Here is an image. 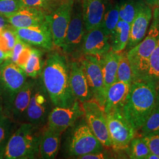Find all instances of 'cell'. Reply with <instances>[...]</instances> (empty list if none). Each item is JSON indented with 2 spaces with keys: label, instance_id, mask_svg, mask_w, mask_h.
Here are the masks:
<instances>
[{
  "label": "cell",
  "instance_id": "cell-1",
  "mask_svg": "<svg viewBox=\"0 0 159 159\" xmlns=\"http://www.w3.org/2000/svg\"><path fill=\"white\" fill-rule=\"evenodd\" d=\"M41 79L54 106L70 107L77 100L70 84V63L63 54L52 52L48 55Z\"/></svg>",
  "mask_w": 159,
  "mask_h": 159
},
{
  "label": "cell",
  "instance_id": "cell-2",
  "mask_svg": "<svg viewBox=\"0 0 159 159\" xmlns=\"http://www.w3.org/2000/svg\"><path fill=\"white\" fill-rule=\"evenodd\" d=\"M157 87L145 80L133 81L122 111L137 133L140 129L153 108Z\"/></svg>",
  "mask_w": 159,
  "mask_h": 159
},
{
  "label": "cell",
  "instance_id": "cell-3",
  "mask_svg": "<svg viewBox=\"0 0 159 159\" xmlns=\"http://www.w3.org/2000/svg\"><path fill=\"white\" fill-rule=\"evenodd\" d=\"M42 127L22 123L12 134L4 148L2 159H33L39 155Z\"/></svg>",
  "mask_w": 159,
  "mask_h": 159
},
{
  "label": "cell",
  "instance_id": "cell-4",
  "mask_svg": "<svg viewBox=\"0 0 159 159\" xmlns=\"http://www.w3.org/2000/svg\"><path fill=\"white\" fill-rule=\"evenodd\" d=\"M159 39V9L156 8L148 35L137 45L126 52L133 73V81L145 80L149 59L157 44Z\"/></svg>",
  "mask_w": 159,
  "mask_h": 159
},
{
  "label": "cell",
  "instance_id": "cell-5",
  "mask_svg": "<svg viewBox=\"0 0 159 159\" xmlns=\"http://www.w3.org/2000/svg\"><path fill=\"white\" fill-rule=\"evenodd\" d=\"M106 115L111 148L115 150L128 148L136 133L125 119L122 108L114 109Z\"/></svg>",
  "mask_w": 159,
  "mask_h": 159
},
{
  "label": "cell",
  "instance_id": "cell-6",
  "mask_svg": "<svg viewBox=\"0 0 159 159\" xmlns=\"http://www.w3.org/2000/svg\"><path fill=\"white\" fill-rule=\"evenodd\" d=\"M50 96L41 77L35 79L34 86L26 113V122L44 127L51 111Z\"/></svg>",
  "mask_w": 159,
  "mask_h": 159
},
{
  "label": "cell",
  "instance_id": "cell-7",
  "mask_svg": "<svg viewBox=\"0 0 159 159\" xmlns=\"http://www.w3.org/2000/svg\"><path fill=\"white\" fill-rule=\"evenodd\" d=\"M68 153L77 159L86 154L104 150V146L97 138L86 123L77 125L72 131L68 140Z\"/></svg>",
  "mask_w": 159,
  "mask_h": 159
},
{
  "label": "cell",
  "instance_id": "cell-8",
  "mask_svg": "<svg viewBox=\"0 0 159 159\" xmlns=\"http://www.w3.org/2000/svg\"><path fill=\"white\" fill-rule=\"evenodd\" d=\"M27 77L23 68L10 59L4 61L1 64L0 96L3 106L22 89L26 83Z\"/></svg>",
  "mask_w": 159,
  "mask_h": 159
},
{
  "label": "cell",
  "instance_id": "cell-9",
  "mask_svg": "<svg viewBox=\"0 0 159 159\" xmlns=\"http://www.w3.org/2000/svg\"><path fill=\"white\" fill-rule=\"evenodd\" d=\"M75 0H59L46 16L52 35L54 45L61 48L70 21Z\"/></svg>",
  "mask_w": 159,
  "mask_h": 159
},
{
  "label": "cell",
  "instance_id": "cell-10",
  "mask_svg": "<svg viewBox=\"0 0 159 159\" xmlns=\"http://www.w3.org/2000/svg\"><path fill=\"white\" fill-rule=\"evenodd\" d=\"M85 32L81 1L75 0L71 18L61 47L63 51L73 55L81 53V47Z\"/></svg>",
  "mask_w": 159,
  "mask_h": 159
},
{
  "label": "cell",
  "instance_id": "cell-11",
  "mask_svg": "<svg viewBox=\"0 0 159 159\" xmlns=\"http://www.w3.org/2000/svg\"><path fill=\"white\" fill-rule=\"evenodd\" d=\"M81 104L86 123L91 131L104 147L111 148L104 108L94 99L82 102Z\"/></svg>",
  "mask_w": 159,
  "mask_h": 159
},
{
  "label": "cell",
  "instance_id": "cell-12",
  "mask_svg": "<svg viewBox=\"0 0 159 159\" xmlns=\"http://www.w3.org/2000/svg\"><path fill=\"white\" fill-rule=\"evenodd\" d=\"M79 62L84 72L93 99L104 108L106 90L98 57L84 55Z\"/></svg>",
  "mask_w": 159,
  "mask_h": 159
},
{
  "label": "cell",
  "instance_id": "cell-13",
  "mask_svg": "<svg viewBox=\"0 0 159 159\" xmlns=\"http://www.w3.org/2000/svg\"><path fill=\"white\" fill-rule=\"evenodd\" d=\"M83 116L84 112L82 104L79 100H76L70 107L55 106L48 116L47 126L62 133Z\"/></svg>",
  "mask_w": 159,
  "mask_h": 159
},
{
  "label": "cell",
  "instance_id": "cell-14",
  "mask_svg": "<svg viewBox=\"0 0 159 159\" xmlns=\"http://www.w3.org/2000/svg\"><path fill=\"white\" fill-rule=\"evenodd\" d=\"M34 81L35 79L27 80L22 89L3 106L4 114L17 123L26 122V113Z\"/></svg>",
  "mask_w": 159,
  "mask_h": 159
},
{
  "label": "cell",
  "instance_id": "cell-15",
  "mask_svg": "<svg viewBox=\"0 0 159 159\" xmlns=\"http://www.w3.org/2000/svg\"><path fill=\"white\" fill-rule=\"evenodd\" d=\"M18 38L30 46L51 50L54 47L52 35L47 21L39 25L23 29H14Z\"/></svg>",
  "mask_w": 159,
  "mask_h": 159
},
{
  "label": "cell",
  "instance_id": "cell-16",
  "mask_svg": "<svg viewBox=\"0 0 159 159\" xmlns=\"http://www.w3.org/2000/svg\"><path fill=\"white\" fill-rule=\"evenodd\" d=\"M152 16L151 8L143 1L136 16L130 24L129 39L125 47V52L137 45L146 37Z\"/></svg>",
  "mask_w": 159,
  "mask_h": 159
},
{
  "label": "cell",
  "instance_id": "cell-17",
  "mask_svg": "<svg viewBox=\"0 0 159 159\" xmlns=\"http://www.w3.org/2000/svg\"><path fill=\"white\" fill-rule=\"evenodd\" d=\"M111 49L110 36L100 27L85 32L81 47V54L100 57Z\"/></svg>",
  "mask_w": 159,
  "mask_h": 159
},
{
  "label": "cell",
  "instance_id": "cell-18",
  "mask_svg": "<svg viewBox=\"0 0 159 159\" xmlns=\"http://www.w3.org/2000/svg\"><path fill=\"white\" fill-rule=\"evenodd\" d=\"M70 84L75 98L83 102L93 99L84 72L80 62L70 63Z\"/></svg>",
  "mask_w": 159,
  "mask_h": 159
},
{
  "label": "cell",
  "instance_id": "cell-19",
  "mask_svg": "<svg viewBox=\"0 0 159 159\" xmlns=\"http://www.w3.org/2000/svg\"><path fill=\"white\" fill-rule=\"evenodd\" d=\"M107 4V0H82V14L86 32L101 26Z\"/></svg>",
  "mask_w": 159,
  "mask_h": 159
},
{
  "label": "cell",
  "instance_id": "cell-20",
  "mask_svg": "<svg viewBox=\"0 0 159 159\" xmlns=\"http://www.w3.org/2000/svg\"><path fill=\"white\" fill-rule=\"evenodd\" d=\"M46 13L42 10L31 7H21L6 17L13 28L23 29L40 25L46 21Z\"/></svg>",
  "mask_w": 159,
  "mask_h": 159
},
{
  "label": "cell",
  "instance_id": "cell-21",
  "mask_svg": "<svg viewBox=\"0 0 159 159\" xmlns=\"http://www.w3.org/2000/svg\"><path fill=\"white\" fill-rule=\"evenodd\" d=\"M131 85L122 81H116L106 91L104 110L106 113L116 108H122L130 91Z\"/></svg>",
  "mask_w": 159,
  "mask_h": 159
},
{
  "label": "cell",
  "instance_id": "cell-22",
  "mask_svg": "<svg viewBox=\"0 0 159 159\" xmlns=\"http://www.w3.org/2000/svg\"><path fill=\"white\" fill-rule=\"evenodd\" d=\"M61 134L47 126L43 130L39 147V154L42 159L56 157L60 146Z\"/></svg>",
  "mask_w": 159,
  "mask_h": 159
},
{
  "label": "cell",
  "instance_id": "cell-23",
  "mask_svg": "<svg viewBox=\"0 0 159 159\" xmlns=\"http://www.w3.org/2000/svg\"><path fill=\"white\" fill-rule=\"evenodd\" d=\"M120 57V52H114L111 49L102 56L98 57L106 91L108 87L117 81Z\"/></svg>",
  "mask_w": 159,
  "mask_h": 159
},
{
  "label": "cell",
  "instance_id": "cell-24",
  "mask_svg": "<svg viewBox=\"0 0 159 159\" xmlns=\"http://www.w3.org/2000/svg\"><path fill=\"white\" fill-rule=\"evenodd\" d=\"M130 24L120 20L110 35L111 49L116 52L124 51L129 41Z\"/></svg>",
  "mask_w": 159,
  "mask_h": 159
},
{
  "label": "cell",
  "instance_id": "cell-25",
  "mask_svg": "<svg viewBox=\"0 0 159 159\" xmlns=\"http://www.w3.org/2000/svg\"><path fill=\"white\" fill-rule=\"evenodd\" d=\"M44 64L42 52L39 49L33 48L29 59L22 68L28 77L35 79L41 74Z\"/></svg>",
  "mask_w": 159,
  "mask_h": 159
},
{
  "label": "cell",
  "instance_id": "cell-26",
  "mask_svg": "<svg viewBox=\"0 0 159 159\" xmlns=\"http://www.w3.org/2000/svg\"><path fill=\"white\" fill-rule=\"evenodd\" d=\"M119 20V4L108 3L101 25L104 32L110 36Z\"/></svg>",
  "mask_w": 159,
  "mask_h": 159
},
{
  "label": "cell",
  "instance_id": "cell-27",
  "mask_svg": "<svg viewBox=\"0 0 159 159\" xmlns=\"http://www.w3.org/2000/svg\"><path fill=\"white\" fill-rule=\"evenodd\" d=\"M159 131V89L157 88L156 102L150 115L137 133L140 132V137Z\"/></svg>",
  "mask_w": 159,
  "mask_h": 159
},
{
  "label": "cell",
  "instance_id": "cell-28",
  "mask_svg": "<svg viewBox=\"0 0 159 159\" xmlns=\"http://www.w3.org/2000/svg\"><path fill=\"white\" fill-rule=\"evenodd\" d=\"M17 123L6 114L0 117V159L9 139L16 128Z\"/></svg>",
  "mask_w": 159,
  "mask_h": 159
},
{
  "label": "cell",
  "instance_id": "cell-29",
  "mask_svg": "<svg viewBox=\"0 0 159 159\" xmlns=\"http://www.w3.org/2000/svg\"><path fill=\"white\" fill-rule=\"evenodd\" d=\"M143 0H125L119 4L120 20L131 24L136 16Z\"/></svg>",
  "mask_w": 159,
  "mask_h": 159
},
{
  "label": "cell",
  "instance_id": "cell-30",
  "mask_svg": "<svg viewBox=\"0 0 159 159\" xmlns=\"http://www.w3.org/2000/svg\"><path fill=\"white\" fill-rule=\"evenodd\" d=\"M128 148L130 159H145L151 152L142 137H134L131 140Z\"/></svg>",
  "mask_w": 159,
  "mask_h": 159
},
{
  "label": "cell",
  "instance_id": "cell-31",
  "mask_svg": "<svg viewBox=\"0 0 159 159\" xmlns=\"http://www.w3.org/2000/svg\"><path fill=\"white\" fill-rule=\"evenodd\" d=\"M144 80L152 82L156 85L159 84V39L157 44L150 57Z\"/></svg>",
  "mask_w": 159,
  "mask_h": 159
},
{
  "label": "cell",
  "instance_id": "cell-32",
  "mask_svg": "<svg viewBox=\"0 0 159 159\" xmlns=\"http://www.w3.org/2000/svg\"><path fill=\"white\" fill-rule=\"evenodd\" d=\"M117 81H122L130 85L133 81L132 70L125 51H122L120 52V57L117 73Z\"/></svg>",
  "mask_w": 159,
  "mask_h": 159
},
{
  "label": "cell",
  "instance_id": "cell-33",
  "mask_svg": "<svg viewBox=\"0 0 159 159\" xmlns=\"http://www.w3.org/2000/svg\"><path fill=\"white\" fill-rule=\"evenodd\" d=\"M17 39V34L11 25L4 29L0 33V49L11 57L12 50L15 46Z\"/></svg>",
  "mask_w": 159,
  "mask_h": 159
},
{
  "label": "cell",
  "instance_id": "cell-34",
  "mask_svg": "<svg viewBox=\"0 0 159 159\" xmlns=\"http://www.w3.org/2000/svg\"><path fill=\"white\" fill-rule=\"evenodd\" d=\"M59 0H20L21 7H31L49 14L57 5Z\"/></svg>",
  "mask_w": 159,
  "mask_h": 159
},
{
  "label": "cell",
  "instance_id": "cell-35",
  "mask_svg": "<svg viewBox=\"0 0 159 159\" xmlns=\"http://www.w3.org/2000/svg\"><path fill=\"white\" fill-rule=\"evenodd\" d=\"M20 0H0V14L7 17L21 8Z\"/></svg>",
  "mask_w": 159,
  "mask_h": 159
},
{
  "label": "cell",
  "instance_id": "cell-36",
  "mask_svg": "<svg viewBox=\"0 0 159 159\" xmlns=\"http://www.w3.org/2000/svg\"><path fill=\"white\" fill-rule=\"evenodd\" d=\"M150 152L159 157V131L142 137Z\"/></svg>",
  "mask_w": 159,
  "mask_h": 159
},
{
  "label": "cell",
  "instance_id": "cell-37",
  "mask_svg": "<svg viewBox=\"0 0 159 159\" xmlns=\"http://www.w3.org/2000/svg\"><path fill=\"white\" fill-rule=\"evenodd\" d=\"M32 48L33 47H31V46L29 45V44H27V45L25 46L23 51L18 57L16 64L21 68H23V66L25 65L27 60L29 59Z\"/></svg>",
  "mask_w": 159,
  "mask_h": 159
},
{
  "label": "cell",
  "instance_id": "cell-38",
  "mask_svg": "<svg viewBox=\"0 0 159 159\" xmlns=\"http://www.w3.org/2000/svg\"><path fill=\"white\" fill-rule=\"evenodd\" d=\"M110 156L107 152H104V150L97 152L91 153L86 154L81 156L77 159H110Z\"/></svg>",
  "mask_w": 159,
  "mask_h": 159
},
{
  "label": "cell",
  "instance_id": "cell-39",
  "mask_svg": "<svg viewBox=\"0 0 159 159\" xmlns=\"http://www.w3.org/2000/svg\"><path fill=\"white\" fill-rule=\"evenodd\" d=\"M11 25L8 22L7 18L5 16L0 14V33L7 27Z\"/></svg>",
  "mask_w": 159,
  "mask_h": 159
},
{
  "label": "cell",
  "instance_id": "cell-40",
  "mask_svg": "<svg viewBox=\"0 0 159 159\" xmlns=\"http://www.w3.org/2000/svg\"><path fill=\"white\" fill-rule=\"evenodd\" d=\"M10 58V56L9 54H7L4 51L0 49V60L5 61L6 60H8Z\"/></svg>",
  "mask_w": 159,
  "mask_h": 159
},
{
  "label": "cell",
  "instance_id": "cell-41",
  "mask_svg": "<svg viewBox=\"0 0 159 159\" xmlns=\"http://www.w3.org/2000/svg\"><path fill=\"white\" fill-rule=\"evenodd\" d=\"M145 2L150 6H154L157 5L158 0H144Z\"/></svg>",
  "mask_w": 159,
  "mask_h": 159
},
{
  "label": "cell",
  "instance_id": "cell-42",
  "mask_svg": "<svg viewBox=\"0 0 159 159\" xmlns=\"http://www.w3.org/2000/svg\"><path fill=\"white\" fill-rule=\"evenodd\" d=\"M145 159H159V157L157 155H156L155 154L150 152V153L148 154V156L146 157Z\"/></svg>",
  "mask_w": 159,
  "mask_h": 159
},
{
  "label": "cell",
  "instance_id": "cell-43",
  "mask_svg": "<svg viewBox=\"0 0 159 159\" xmlns=\"http://www.w3.org/2000/svg\"><path fill=\"white\" fill-rule=\"evenodd\" d=\"M4 114H5L4 113V110H3V103L2 102H0V117Z\"/></svg>",
  "mask_w": 159,
  "mask_h": 159
},
{
  "label": "cell",
  "instance_id": "cell-44",
  "mask_svg": "<svg viewBox=\"0 0 159 159\" xmlns=\"http://www.w3.org/2000/svg\"><path fill=\"white\" fill-rule=\"evenodd\" d=\"M3 61H1V60H0V64H1L2 63H3Z\"/></svg>",
  "mask_w": 159,
  "mask_h": 159
},
{
  "label": "cell",
  "instance_id": "cell-45",
  "mask_svg": "<svg viewBox=\"0 0 159 159\" xmlns=\"http://www.w3.org/2000/svg\"><path fill=\"white\" fill-rule=\"evenodd\" d=\"M0 101H2V98L0 96Z\"/></svg>",
  "mask_w": 159,
  "mask_h": 159
},
{
  "label": "cell",
  "instance_id": "cell-46",
  "mask_svg": "<svg viewBox=\"0 0 159 159\" xmlns=\"http://www.w3.org/2000/svg\"><path fill=\"white\" fill-rule=\"evenodd\" d=\"M157 5L159 6V0H158V2H157Z\"/></svg>",
  "mask_w": 159,
  "mask_h": 159
},
{
  "label": "cell",
  "instance_id": "cell-47",
  "mask_svg": "<svg viewBox=\"0 0 159 159\" xmlns=\"http://www.w3.org/2000/svg\"><path fill=\"white\" fill-rule=\"evenodd\" d=\"M0 70H1V64H0Z\"/></svg>",
  "mask_w": 159,
  "mask_h": 159
}]
</instances>
